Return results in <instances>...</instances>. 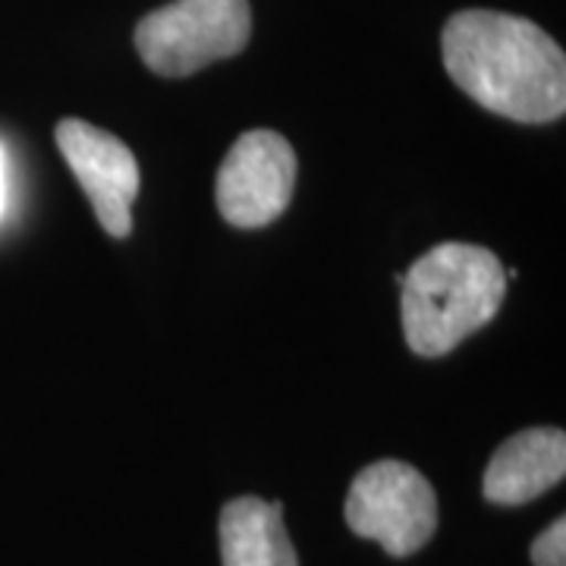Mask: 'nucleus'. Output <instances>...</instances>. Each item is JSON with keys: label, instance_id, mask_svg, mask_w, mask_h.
Listing matches in <instances>:
<instances>
[{"label": "nucleus", "instance_id": "1", "mask_svg": "<svg viewBox=\"0 0 566 566\" xmlns=\"http://www.w3.org/2000/svg\"><path fill=\"white\" fill-rule=\"evenodd\" d=\"M441 51L447 76L491 114L520 123L564 117V48L535 22L497 10H463L447 20Z\"/></svg>", "mask_w": 566, "mask_h": 566}, {"label": "nucleus", "instance_id": "2", "mask_svg": "<svg viewBox=\"0 0 566 566\" xmlns=\"http://www.w3.org/2000/svg\"><path fill=\"white\" fill-rule=\"evenodd\" d=\"M504 296L506 271L491 249L434 245L400 277L406 344L424 359L447 356L497 315Z\"/></svg>", "mask_w": 566, "mask_h": 566}, {"label": "nucleus", "instance_id": "3", "mask_svg": "<svg viewBox=\"0 0 566 566\" xmlns=\"http://www.w3.org/2000/svg\"><path fill=\"white\" fill-rule=\"evenodd\" d=\"M249 35V0H174L136 25V51L151 73L182 80L208 63L237 57Z\"/></svg>", "mask_w": 566, "mask_h": 566}, {"label": "nucleus", "instance_id": "4", "mask_svg": "<svg viewBox=\"0 0 566 566\" xmlns=\"http://www.w3.org/2000/svg\"><path fill=\"white\" fill-rule=\"evenodd\" d=\"M344 516L359 538L378 542L390 557H409L434 538L438 497L416 465L378 460L353 479Z\"/></svg>", "mask_w": 566, "mask_h": 566}, {"label": "nucleus", "instance_id": "5", "mask_svg": "<svg viewBox=\"0 0 566 566\" xmlns=\"http://www.w3.org/2000/svg\"><path fill=\"white\" fill-rule=\"evenodd\" d=\"M296 189V151L271 129L243 133L218 170V211L233 227L277 221Z\"/></svg>", "mask_w": 566, "mask_h": 566}, {"label": "nucleus", "instance_id": "6", "mask_svg": "<svg viewBox=\"0 0 566 566\" xmlns=\"http://www.w3.org/2000/svg\"><path fill=\"white\" fill-rule=\"evenodd\" d=\"M57 148L82 182L95 218L114 240L133 233V199L139 196L136 155L107 129L85 120L57 123Z\"/></svg>", "mask_w": 566, "mask_h": 566}, {"label": "nucleus", "instance_id": "7", "mask_svg": "<svg viewBox=\"0 0 566 566\" xmlns=\"http://www.w3.org/2000/svg\"><path fill=\"white\" fill-rule=\"evenodd\" d=\"M566 475V434L560 428H526L494 450L482 491L491 504L523 506L560 485Z\"/></svg>", "mask_w": 566, "mask_h": 566}, {"label": "nucleus", "instance_id": "8", "mask_svg": "<svg viewBox=\"0 0 566 566\" xmlns=\"http://www.w3.org/2000/svg\"><path fill=\"white\" fill-rule=\"evenodd\" d=\"M223 566H300L283 526V506L262 497H237L221 510Z\"/></svg>", "mask_w": 566, "mask_h": 566}, {"label": "nucleus", "instance_id": "9", "mask_svg": "<svg viewBox=\"0 0 566 566\" xmlns=\"http://www.w3.org/2000/svg\"><path fill=\"white\" fill-rule=\"evenodd\" d=\"M532 564L566 566V520H554L551 526L532 542Z\"/></svg>", "mask_w": 566, "mask_h": 566}, {"label": "nucleus", "instance_id": "10", "mask_svg": "<svg viewBox=\"0 0 566 566\" xmlns=\"http://www.w3.org/2000/svg\"><path fill=\"white\" fill-rule=\"evenodd\" d=\"M3 205H7V155L0 148V214H3Z\"/></svg>", "mask_w": 566, "mask_h": 566}]
</instances>
